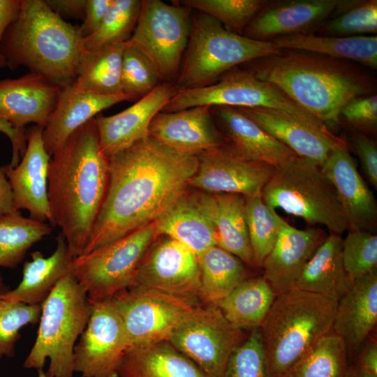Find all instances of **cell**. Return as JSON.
<instances>
[{"instance_id": "5b68a950", "label": "cell", "mask_w": 377, "mask_h": 377, "mask_svg": "<svg viewBox=\"0 0 377 377\" xmlns=\"http://www.w3.org/2000/svg\"><path fill=\"white\" fill-rule=\"evenodd\" d=\"M337 301L292 288L276 295L260 328L268 377H281L332 331Z\"/></svg>"}, {"instance_id": "ba28073f", "label": "cell", "mask_w": 377, "mask_h": 377, "mask_svg": "<svg viewBox=\"0 0 377 377\" xmlns=\"http://www.w3.org/2000/svg\"><path fill=\"white\" fill-rule=\"evenodd\" d=\"M261 197L272 209L321 225L332 234L348 230L337 191L320 166L299 156L276 168L263 188Z\"/></svg>"}, {"instance_id": "6f0895ef", "label": "cell", "mask_w": 377, "mask_h": 377, "mask_svg": "<svg viewBox=\"0 0 377 377\" xmlns=\"http://www.w3.org/2000/svg\"><path fill=\"white\" fill-rule=\"evenodd\" d=\"M37 377H50L46 372L43 371V369L38 370V376Z\"/></svg>"}, {"instance_id": "8fae6325", "label": "cell", "mask_w": 377, "mask_h": 377, "mask_svg": "<svg viewBox=\"0 0 377 377\" xmlns=\"http://www.w3.org/2000/svg\"><path fill=\"white\" fill-rule=\"evenodd\" d=\"M192 10L179 3L142 0L128 45L138 48L156 68L161 81H177L191 29Z\"/></svg>"}, {"instance_id": "9c48e42d", "label": "cell", "mask_w": 377, "mask_h": 377, "mask_svg": "<svg viewBox=\"0 0 377 377\" xmlns=\"http://www.w3.org/2000/svg\"><path fill=\"white\" fill-rule=\"evenodd\" d=\"M158 236L151 223L106 246L74 258L71 272L90 301L110 300L130 288L145 253Z\"/></svg>"}, {"instance_id": "d6a6232c", "label": "cell", "mask_w": 377, "mask_h": 377, "mask_svg": "<svg viewBox=\"0 0 377 377\" xmlns=\"http://www.w3.org/2000/svg\"><path fill=\"white\" fill-rule=\"evenodd\" d=\"M281 49L297 50L349 61L376 70L377 36H325L315 34L281 36L269 40Z\"/></svg>"}, {"instance_id": "7dc6e473", "label": "cell", "mask_w": 377, "mask_h": 377, "mask_svg": "<svg viewBox=\"0 0 377 377\" xmlns=\"http://www.w3.org/2000/svg\"><path fill=\"white\" fill-rule=\"evenodd\" d=\"M339 124H343L366 135H374L377 128L376 94L353 98L340 110Z\"/></svg>"}, {"instance_id": "83f0119b", "label": "cell", "mask_w": 377, "mask_h": 377, "mask_svg": "<svg viewBox=\"0 0 377 377\" xmlns=\"http://www.w3.org/2000/svg\"><path fill=\"white\" fill-rule=\"evenodd\" d=\"M229 144L241 156L275 168L297 156L236 108L211 106Z\"/></svg>"}, {"instance_id": "1f68e13d", "label": "cell", "mask_w": 377, "mask_h": 377, "mask_svg": "<svg viewBox=\"0 0 377 377\" xmlns=\"http://www.w3.org/2000/svg\"><path fill=\"white\" fill-rule=\"evenodd\" d=\"M118 377H209L168 341L130 349Z\"/></svg>"}, {"instance_id": "603a6c76", "label": "cell", "mask_w": 377, "mask_h": 377, "mask_svg": "<svg viewBox=\"0 0 377 377\" xmlns=\"http://www.w3.org/2000/svg\"><path fill=\"white\" fill-rule=\"evenodd\" d=\"M61 89L30 72L15 79L0 80V118L18 130L31 123L44 128Z\"/></svg>"}, {"instance_id": "e575fe53", "label": "cell", "mask_w": 377, "mask_h": 377, "mask_svg": "<svg viewBox=\"0 0 377 377\" xmlns=\"http://www.w3.org/2000/svg\"><path fill=\"white\" fill-rule=\"evenodd\" d=\"M126 42L85 50L73 85L78 89L103 95L124 94L121 65Z\"/></svg>"}, {"instance_id": "836d02e7", "label": "cell", "mask_w": 377, "mask_h": 377, "mask_svg": "<svg viewBox=\"0 0 377 377\" xmlns=\"http://www.w3.org/2000/svg\"><path fill=\"white\" fill-rule=\"evenodd\" d=\"M276 295L263 276L247 278L214 305L232 325L251 330L260 327Z\"/></svg>"}, {"instance_id": "2e32d148", "label": "cell", "mask_w": 377, "mask_h": 377, "mask_svg": "<svg viewBox=\"0 0 377 377\" xmlns=\"http://www.w3.org/2000/svg\"><path fill=\"white\" fill-rule=\"evenodd\" d=\"M198 165L188 187L214 193L250 197L261 194L275 168L249 160L227 144L197 155Z\"/></svg>"}, {"instance_id": "f35d334b", "label": "cell", "mask_w": 377, "mask_h": 377, "mask_svg": "<svg viewBox=\"0 0 377 377\" xmlns=\"http://www.w3.org/2000/svg\"><path fill=\"white\" fill-rule=\"evenodd\" d=\"M377 32L376 0H340L333 14L316 30L325 36H371Z\"/></svg>"}, {"instance_id": "d6986e66", "label": "cell", "mask_w": 377, "mask_h": 377, "mask_svg": "<svg viewBox=\"0 0 377 377\" xmlns=\"http://www.w3.org/2000/svg\"><path fill=\"white\" fill-rule=\"evenodd\" d=\"M340 0L269 1L242 36L261 41L285 36L314 34L337 9Z\"/></svg>"}, {"instance_id": "6da1fadb", "label": "cell", "mask_w": 377, "mask_h": 377, "mask_svg": "<svg viewBox=\"0 0 377 377\" xmlns=\"http://www.w3.org/2000/svg\"><path fill=\"white\" fill-rule=\"evenodd\" d=\"M107 158L106 193L82 254L154 223L187 190L198 165L196 155L150 135Z\"/></svg>"}, {"instance_id": "3957f363", "label": "cell", "mask_w": 377, "mask_h": 377, "mask_svg": "<svg viewBox=\"0 0 377 377\" xmlns=\"http://www.w3.org/2000/svg\"><path fill=\"white\" fill-rule=\"evenodd\" d=\"M245 64L327 127L339 124V111L348 101L376 91V79L360 65L314 52L282 49Z\"/></svg>"}, {"instance_id": "30bf717a", "label": "cell", "mask_w": 377, "mask_h": 377, "mask_svg": "<svg viewBox=\"0 0 377 377\" xmlns=\"http://www.w3.org/2000/svg\"><path fill=\"white\" fill-rule=\"evenodd\" d=\"M203 105L272 108L316 126H327L274 84L261 80L249 71L239 67L225 73L213 84L196 89H177L162 112H175Z\"/></svg>"}, {"instance_id": "d590c367", "label": "cell", "mask_w": 377, "mask_h": 377, "mask_svg": "<svg viewBox=\"0 0 377 377\" xmlns=\"http://www.w3.org/2000/svg\"><path fill=\"white\" fill-rule=\"evenodd\" d=\"M200 300L216 304L249 278L245 264L230 252L213 246L198 256Z\"/></svg>"}, {"instance_id": "f6af8a7d", "label": "cell", "mask_w": 377, "mask_h": 377, "mask_svg": "<svg viewBox=\"0 0 377 377\" xmlns=\"http://www.w3.org/2000/svg\"><path fill=\"white\" fill-rule=\"evenodd\" d=\"M161 82L156 68L147 56L126 43L121 65L123 93L137 98L143 96Z\"/></svg>"}, {"instance_id": "bcb514c9", "label": "cell", "mask_w": 377, "mask_h": 377, "mask_svg": "<svg viewBox=\"0 0 377 377\" xmlns=\"http://www.w3.org/2000/svg\"><path fill=\"white\" fill-rule=\"evenodd\" d=\"M221 377H268L259 327L233 350Z\"/></svg>"}, {"instance_id": "7bdbcfd3", "label": "cell", "mask_w": 377, "mask_h": 377, "mask_svg": "<svg viewBox=\"0 0 377 377\" xmlns=\"http://www.w3.org/2000/svg\"><path fill=\"white\" fill-rule=\"evenodd\" d=\"M40 313V304H26L0 297V360L3 357L14 356L20 330L37 323Z\"/></svg>"}, {"instance_id": "816d5d0a", "label": "cell", "mask_w": 377, "mask_h": 377, "mask_svg": "<svg viewBox=\"0 0 377 377\" xmlns=\"http://www.w3.org/2000/svg\"><path fill=\"white\" fill-rule=\"evenodd\" d=\"M22 0H0V47L8 27L17 19ZM6 61L0 50V68L6 67Z\"/></svg>"}, {"instance_id": "f1b7e54d", "label": "cell", "mask_w": 377, "mask_h": 377, "mask_svg": "<svg viewBox=\"0 0 377 377\" xmlns=\"http://www.w3.org/2000/svg\"><path fill=\"white\" fill-rule=\"evenodd\" d=\"M71 256L67 243L60 233L54 253L45 258L40 251L31 253V260L24 264L22 279L13 290L0 293L3 300L26 304H40L59 280L71 272Z\"/></svg>"}, {"instance_id": "277c9868", "label": "cell", "mask_w": 377, "mask_h": 377, "mask_svg": "<svg viewBox=\"0 0 377 377\" xmlns=\"http://www.w3.org/2000/svg\"><path fill=\"white\" fill-rule=\"evenodd\" d=\"M0 50L10 71L24 66L63 88L75 82L85 49L79 26L65 21L45 0H22Z\"/></svg>"}, {"instance_id": "681fc988", "label": "cell", "mask_w": 377, "mask_h": 377, "mask_svg": "<svg viewBox=\"0 0 377 377\" xmlns=\"http://www.w3.org/2000/svg\"><path fill=\"white\" fill-rule=\"evenodd\" d=\"M112 2V0H87L83 22L79 26L83 39L96 31Z\"/></svg>"}, {"instance_id": "52a82bcc", "label": "cell", "mask_w": 377, "mask_h": 377, "mask_svg": "<svg viewBox=\"0 0 377 377\" xmlns=\"http://www.w3.org/2000/svg\"><path fill=\"white\" fill-rule=\"evenodd\" d=\"M282 49L270 41L253 40L226 29L211 16L192 15L191 34L176 81L177 89L207 87L225 73Z\"/></svg>"}, {"instance_id": "680465c9", "label": "cell", "mask_w": 377, "mask_h": 377, "mask_svg": "<svg viewBox=\"0 0 377 377\" xmlns=\"http://www.w3.org/2000/svg\"><path fill=\"white\" fill-rule=\"evenodd\" d=\"M1 277L0 276V286H1Z\"/></svg>"}, {"instance_id": "7c38bea8", "label": "cell", "mask_w": 377, "mask_h": 377, "mask_svg": "<svg viewBox=\"0 0 377 377\" xmlns=\"http://www.w3.org/2000/svg\"><path fill=\"white\" fill-rule=\"evenodd\" d=\"M110 300L123 320L130 349L168 341L173 332L200 305L141 286L121 290Z\"/></svg>"}, {"instance_id": "f907efd6", "label": "cell", "mask_w": 377, "mask_h": 377, "mask_svg": "<svg viewBox=\"0 0 377 377\" xmlns=\"http://www.w3.org/2000/svg\"><path fill=\"white\" fill-rule=\"evenodd\" d=\"M0 131L4 133L11 142L13 152L9 165L14 168L18 165L26 151L27 130L16 129L8 121L0 118Z\"/></svg>"}, {"instance_id": "db71d44e", "label": "cell", "mask_w": 377, "mask_h": 377, "mask_svg": "<svg viewBox=\"0 0 377 377\" xmlns=\"http://www.w3.org/2000/svg\"><path fill=\"white\" fill-rule=\"evenodd\" d=\"M357 369L364 370L377 375V343L371 340L354 358L353 364Z\"/></svg>"}, {"instance_id": "9a60e30c", "label": "cell", "mask_w": 377, "mask_h": 377, "mask_svg": "<svg viewBox=\"0 0 377 377\" xmlns=\"http://www.w3.org/2000/svg\"><path fill=\"white\" fill-rule=\"evenodd\" d=\"M133 286L152 288L198 304L200 274L198 256L170 237H158L142 258Z\"/></svg>"}, {"instance_id": "b9f144b4", "label": "cell", "mask_w": 377, "mask_h": 377, "mask_svg": "<svg viewBox=\"0 0 377 377\" xmlns=\"http://www.w3.org/2000/svg\"><path fill=\"white\" fill-rule=\"evenodd\" d=\"M179 3L198 10L219 22L226 29L242 35L267 0H182Z\"/></svg>"}, {"instance_id": "e0dca14e", "label": "cell", "mask_w": 377, "mask_h": 377, "mask_svg": "<svg viewBox=\"0 0 377 377\" xmlns=\"http://www.w3.org/2000/svg\"><path fill=\"white\" fill-rule=\"evenodd\" d=\"M236 108L297 156L319 166L333 150L348 146L345 138L336 135L327 126H316L281 110Z\"/></svg>"}, {"instance_id": "44dd1931", "label": "cell", "mask_w": 377, "mask_h": 377, "mask_svg": "<svg viewBox=\"0 0 377 377\" xmlns=\"http://www.w3.org/2000/svg\"><path fill=\"white\" fill-rule=\"evenodd\" d=\"M149 135L177 151L196 156L228 142L208 105L159 112L151 121Z\"/></svg>"}, {"instance_id": "8992f818", "label": "cell", "mask_w": 377, "mask_h": 377, "mask_svg": "<svg viewBox=\"0 0 377 377\" xmlns=\"http://www.w3.org/2000/svg\"><path fill=\"white\" fill-rule=\"evenodd\" d=\"M90 311L87 294L72 272L61 278L41 304L37 336L24 367L43 369L48 359L50 377H74L75 341L87 326Z\"/></svg>"}, {"instance_id": "4dcf8cb0", "label": "cell", "mask_w": 377, "mask_h": 377, "mask_svg": "<svg viewBox=\"0 0 377 377\" xmlns=\"http://www.w3.org/2000/svg\"><path fill=\"white\" fill-rule=\"evenodd\" d=\"M353 280L342 260V238L330 233L308 261L294 287L339 301Z\"/></svg>"}, {"instance_id": "7402d4cb", "label": "cell", "mask_w": 377, "mask_h": 377, "mask_svg": "<svg viewBox=\"0 0 377 377\" xmlns=\"http://www.w3.org/2000/svg\"><path fill=\"white\" fill-rule=\"evenodd\" d=\"M320 168L337 191L348 230L372 232L377 223L376 201L358 172L348 146L333 150Z\"/></svg>"}, {"instance_id": "9f6ffc18", "label": "cell", "mask_w": 377, "mask_h": 377, "mask_svg": "<svg viewBox=\"0 0 377 377\" xmlns=\"http://www.w3.org/2000/svg\"><path fill=\"white\" fill-rule=\"evenodd\" d=\"M348 377H377V375L350 365Z\"/></svg>"}, {"instance_id": "5bb4252c", "label": "cell", "mask_w": 377, "mask_h": 377, "mask_svg": "<svg viewBox=\"0 0 377 377\" xmlns=\"http://www.w3.org/2000/svg\"><path fill=\"white\" fill-rule=\"evenodd\" d=\"M90 303L87 326L74 348V371L81 377H118L130 350L123 320L110 300Z\"/></svg>"}, {"instance_id": "484cf974", "label": "cell", "mask_w": 377, "mask_h": 377, "mask_svg": "<svg viewBox=\"0 0 377 377\" xmlns=\"http://www.w3.org/2000/svg\"><path fill=\"white\" fill-rule=\"evenodd\" d=\"M377 323V270L353 280L337 302L332 330L343 341L348 360L357 351Z\"/></svg>"}, {"instance_id": "ab89813d", "label": "cell", "mask_w": 377, "mask_h": 377, "mask_svg": "<svg viewBox=\"0 0 377 377\" xmlns=\"http://www.w3.org/2000/svg\"><path fill=\"white\" fill-rule=\"evenodd\" d=\"M142 0H112L96 31L83 39L87 50L128 41L134 31Z\"/></svg>"}, {"instance_id": "7a4b0ae2", "label": "cell", "mask_w": 377, "mask_h": 377, "mask_svg": "<svg viewBox=\"0 0 377 377\" xmlns=\"http://www.w3.org/2000/svg\"><path fill=\"white\" fill-rule=\"evenodd\" d=\"M94 118L67 138L48 165L50 212L73 258L84 251L108 187V158Z\"/></svg>"}, {"instance_id": "ac0fdd59", "label": "cell", "mask_w": 377, "mask_h": 377, "mask_svg": "<svg viewBox=\"0 0 377 377\" xmlns=\"http://www.w3.org/2000/svg\"><path fill=\"white\" fill-rule=\"evenodd\" d=\"M43 128L34 126L27 131V148L18 165H5L15 209H27L30 218L54 226L47 196V170L50 156L43 139Z\"/></svg>"}, {"instance_id": "ffe728a7", "label": "cell", "mask_w": 377, "mask_h": 377, "mask_svg": "<svg viewBox=\"0 0 377 377\" xmlns=\"http://www.w3.org/2000/svg\"><path fill=\"white\" fill-rule=\"evenodd\" d=\"M177 91L175 84L161 82L135 103L110 116L94 118L100 148L108 156L149 136V127Z\"/></svg>"}, {"instance_id": "d4e9b609", "label": "cell", "mask_w": 377, "mask_h": 377, "mask_svg": "<svg viewBox=\"0 0 377 377\" xmlns=\"http://www.w3.org/2000/svg\"><path fill=\"white\" fill-rule=\"evenodd\" d=\"M137 97L126 94L103 95L80 90L73 84L61 89L56 108L43 131L45 149L51 156L77 128L100 112L122 101Z\"/></svg>"}, {"instance_id": "74e56055", "label": "cell", "mask_w": 377, "mask_h": 377, "mask_svg": "<svg viewBox=\"0 0 377 377\" xmlns=\"http://www.w3.org/2000/svg\"><path fill=\"white\" fill-rule=\"evenodd\" d=\"M52 230L47 223L25 218L19 211L0 216V267H17L29 249Z\"/></svg>"}, {"instance_id": "4316f807", "label": "cell", "mask_w": 377, "mask_h": 377, "mask_svg": "<svg viewBox=\"0 0 377 377\" xmlns=\"http://www.w3.org/2000/svg\"><path fill=\"white\" fill-rule=\"evenodd\" d=\"M193 195L212 224L216 246L238 257L245 265L256 267L246 223L245 197L200 191Z\"/></svg>"}, {"instance_id": "8d00e7d4", "label": "cell", "mask_w": 377, "mask_h": 377, "mask_svg": "<svg viewBox=\"0 0 377 377\" xmlns=\"http://www.w3.org/2000/svg\"><path fill=\"white\" fill-rule=\"evenodd\" d=\"M349 367L344 342L332 330L313 343L281 377H348Z\"/></svg>"}, {"instance_id": "ee69618b", "label": "cell", "mask_w": 377, "mask_h": 377, "mask_svg": "<svg viewBox=\"0 0 377 377\" xmlns=\"http://www.w3.org/2000/svg\"><path fill=\"white\" fill-rule=\"evenodd\" d=\"M342 260L352 280L377 270V236L364 230L348 231L342 239Z\"/></svg>"}, {"instance_id": "4fadbf2b", "label": "cell", "mask_w": 377, "mask_h": 377, "mask_svg": "<svg viewBox=\"0 0 377 377\" xmlns=\"http://www.w3.org/2000/svg\"><path fill=\"white\" fill-rule=\"evenodd\" d=\"M214 304L198 305L168 342L209 377H221L233 350L245 339Z\"/></svg>"}, {"instance_id": "f546056e", "label": "cell", "mask_w": 377, "mask_h": 377, "mask_svg": "<svg viewBox=\"0 0 377 377\" xmlns=\"http://www.w3.org/2000/svg\"><path fill=\"white\" fill-rule=\"evenodd\" d=\"M154 223L158 237L176 240L197 256L216 246L212 223L187 190Z\"/></svg>"}, {"instance_id": "cb8c5ba5", "label": "cell", "mask_w": 377, "mask_h": 377, "mask_svg": "<svg viewBox=\"0 0 377 377\" xmlns=\"http://www.w3.org/2000/svg\"><path fill=\"white\" fill-rule=\"evenodd\" d=\"M277 239L261 267L263 277L276 294L294 287L305 265L327 235L320 228L304 230L279 217Z\"/></svg>"}, {"instance_id": "11a10c76", "label": "cell", "mask_w": 377, "mask_h": 377, "mask_svg": "<svg viewBox=\"0 0 377 377\" xmlns=\"http://www.w3.org/2000/svg\"><path fill=\"white\" fill-rule=\"evenodd\" d=\"M13 191L7 178L5 165L0 166V216L17 212Z\"/></svg>"}, {"instance_id": "f5cc1de1", "label": "cell", "mask_w": 377, "mask_h": 377, "mask_svg": "<svg viewBox=\"0 0 377 377\" xmlns=\"http://www.w3.org/2000/svg\"><path fill=\"white\" fill-rule=\"evenodd\" d=\"M47 5L61 18L84 19L87 0H45Z\"/></svg>"}, {"instance_id": "c3c4849f", "label": "cell", "mask_w": 377, "mask_h": 377, "mask_svg": "<svg viewBox=\"0 0 377 377\" xmlns=\"http://www.w3.org/2000/svg\"><path fill=\"white\" fill-rule=\"evenodd\" d=\"M353 148L371 184L377 188V146L368 135L353 131L350 136Z\"/></svg>"}, {"instance_id": "60d3db41", "label": "cell", "mask_w": 377, "mask_h": 377, "mask_svg": "<svg viewBox=\"0 0 377 377\" xmlns=\"http://www.w3.org/2000/svg\"><path fill=\"white\" fill-rule=\"evenodd\" d=\"M245 212L255 263L261 267L277 239L280 216L264 202L261 194L245 197Z\"/></svg>"}]
</instances>
